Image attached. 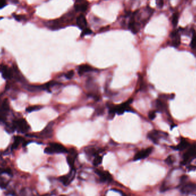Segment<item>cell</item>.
Instances as JSON below:
<instances>
[{
	"mask_svg": "<svg viewBox=\"0 0 196 196\" xmlns=\"http://www.w3.org/2000/svg\"><path fill=\"white\" fill-rule=\"evenodd\" d=\"M95 173L99 177L100 179L102 182H109L113 180V177L108 171L97 169L95 171Z\"/></svg>",
	"mask_w": 196,
	"mask_h": 196,
	"instance_id": "obj_9",
	"label": "cell"
},
{
	"mask_svg": "<svg viewBox=\"0 0 196 196\" xmlns=\"http://www.w3.org/2000/svg\"><path fill=\"white\" fill-rule=\"evenodd\" d=\"M42 107L40 106H35L29 107L28 108L26 109V111L28 113H31L35 111H37L42 109Z\"/></svg>",
	"mask_w": 196,
	"mask_h": 196,
	"instance_id": "obj_27",
	"label": "cell"
},
{
	"mask_svg": "<svg viewBox=\"0 0 196 196\" xmlns=\"http://www.w3.org/2000/svg\"><path fill=\"white\" fill-rule=\"evenodd\" d=\"M104 114V108L103 107H98L95 113H94V115L97 116H100Z\"/></svg>",
	"mask_w": 196,
	"mask_h": 196,
	"instance_id": "obj_24",
	"label": "cell"
},
{
	"mask_svg": "<svg viewBox=\"0 0 196 196\" xmlns=\"http://www.w3.org/2000/svg\"><path fill=\"white\" fill-rule=\"evenodd\" d=\"M10 2L13 4H17L19 3V0H9Z\"/></svg>",
	"mask_w": 196,
	"mask_h": 196,
	"instance_id": "obj_34",
	"label": "cell"
},
{
	"mask_svg": "<svg viewBox=\"0 0 196 196\" xmlns=\"http://www.w3.org/2000/svg\"><path fill=\"white\" fill-rule=\"evenodd\" d=\"M0 72L2 73L3 79L9 80L13 76V70L7 67L6 65H0Z\"/></svg>",
	"mask_w": 196,
	"mask_h": 196,
	"instance_id": "obj_12",
	"label": "cell"
},
{
	"mask_svg": "<svg viewBox=\"0 0 196 196\" xmlns=\"http://www.w3.org/2000/svg\"><path fill=\"white\" fill-rule=\"evenodd\" d=\"M155 107L158 111L161 113H166L168 111L167 104L165 102V100L159 98L155 101Z\"/></svg>",
	"mask_w": 196,
	"mask_h": 196,
	"instance_id": "obj_13",
	"label": "cell"
},
{
	"mask_svg": "<svg viewBox=\"0 0 196 196\" xmlns=\"http://www.w3.org/2000/svg\"><path fill=\"white\" fill-rule=\"evenodd\" d=\"M156 117V113L155 111H151L148 114V118L150 120H154Z\"/></svg>",
	"mask_w": 196,
	"mask_h": 196,
	"instance_id": "obj_32",
	"label": "cell"
},
{
	"mask_svg": "<svg viewBox=\"0 0 196 196\" xmlns=\"http://www.w3.org/2000/svg\"><path fill=\"white\" fill-rule=\"evenodd\" d=\"M171 45L174 48L178 47L181 43V36L177 31H174L171 33Z\"/></svg>",
	"mask_w": 196,
	"mask_h": 196,
	"instance_id": "obj_11",
	"label": "cell"
},
{
	"mask_svg": "<svg viewBox=\"0 0 196 196\" xmlns=\"http://www.w3.org/2000/svg\"><path fill=\"white\" fill-rule=\"evenodd\" d=\"M6 5H7L6 0H0V9L3 8V7L6 6Z\"/></svg>",
	"mask_w": 196,
	"mask_h": 196,
	"instance_id": "obj_33",
	"label": "cell"
},
{
	"mask_svg": "<svg viewBox=\"0 0 196 196\" xmlns=\"http://www.w3.org/2000/svg\"><path fill=\"white\" fill-rule=\"evenodd\" d=\"M75 9L76 12H84L87 10L88 8V3L87 1H85L81 3H75Z\"/></svg>",
	"mask_w": 196,
	"mask_h": 196,
	"instance_id": "obj_18",
	"label": "cell"
},
{
	"mask_svg": "<svg viewBox=\"0 0 196 196\" xmlns=\"http://www.w3.org/2000/svg\"><path fill=\"white\" fill-rule=\"evenodd\" d=\"M133 99H130L126 102L123 103L119 106H115V112L118 115H121L125 112L126 111H130L132 110L131 107H130V104L132 103Z\"/></svg>",
	"mask_w": 196,
	"mask_h": 196,
	"instance_id": "obj_6",
	"label": "cell"
},
{
	"mask_svg": "<svg viewBox=\"0 0 196 196\" xmlns=\"http://www.w3.org/2000/svg\"><path fill=\"white\" fill-rule=\"evenodd\" d=\"M196 159V143L189 146L183 155L182 164H187Z\"/></svg>",
	"mask_w": 196,
	"mask_h": 196,
	"instance_id": "obj_2",
	"label": "cell"
},
{
	"mask_svg": "<svg viewBox=\"0 0 196 196\" xmlns=\"http://www.w3.org/2000/svg\"><path fill=\"white\" fill-rule=\"evenodd\" d=\"M44 152L48 154H53L65 153H68V151L67 148L63 145L57 143H52L49 144L48 146L45 148Z\"/></svg>",
	"mask_w": 196,
	"mask_h": 196,
	"instance_id": "obj_1",
	"label": "cell"
},
{
	"mask_svg": "<svg viewBox=\"0 0 196 196\" xmlns=\"http://www.w3.org/2000/svg\"><path fill=\"white\" fill-rule=\"evenodd\" d=\"M189 143L187 141V140L182 139L179 143V144L175 148V149L179 151H182L187 149L189 147Z\"/></svg>",
	"mask_w": 196,
	"mask_h": 196,
	"instance_id": "obj_20",
	"label": "cell"
},
{
	"mask_svg": "<svg viewBox=\"0 0 196 196\" xmlns=\"http://www.w3.org/2000/svg\"><path fill=\"white\" fill-rule=\"evenodd\" d=\"M75 176V170L74 168H72L71 171L67 175L60 177V181L65 186H67L74 180Z\"/></svg>",
	"mask_w": 196,
	"mask_h": 196,
	"instance_id": "obj_10",
	"label": "cell"
},
{
	"mask_svg": "<svg viewBox=\"0 0 196 196\" xmlns=\"http://www.w3.org/2000/svg\"><path fill=\"white\" fill-rule=\"evenodd\" d=\"M76 24L78 27L82 30L87 28V20L84 15L81 14L77 17L76 19Z\"/></svg>",
	"mask_w": 196,
	"mask_h": 196,
	"instance_id": "obj_16",
	"label": "cell"
},
{
	"mask_svg": "<svg viewBox=\"0 0 196 196\" xmlns=\"http://www.w3.org/2000/svg\"><path fill=\"white\" fill-rule=\"evenodd\" d=\"M141 24L136 20L134 14H132L130 17V19L128 24V28L134 34H136L140 30Z\"/></svg>",
	"mask_w": 196,
	"mask_h": 196,
	"instance_id": "obj_5",
	"label": "cell"
},
{
	"mask_svg": "<svg viewBox=\"0 0 196 196\" xmlns=\"http://www.w3.org/2000/svg\"><path fill=\"white\" fill-rule=\"evenodd\" d=\"M93 68L89 65H81V66H79V68H78V74L79 75L81 76L84 74L90 72L91 71H93Z\"/></svg>",
	"mask_w": 196,
	"mask_h": 196,
	"instance_id": "obj_17",
	"label": "cell"
},
{
	"mask_svg": "<svg viewBox=\"0 0 196 196\" xmlns=\"http://www.w3.org/2000/svg\"><path fill=\"white\" fill-rule=\"evenodd\" d=\"M13 17L14 18V19L18 21H24L26 20V17L23 16V15H17V14H14Z\"/></svg>",
	"mask_w": 196,
	"mask_h": 196,
	"instance_id": "obj_29",
	"label": "cell"
},
{
	"mask_svg": "<svg viewBox=\"0 0 196 196\" xmlns=\"http://www.w3.org/2000/svg\"><path fill=\"white\" fill-rule=\"evenodd\" d=\"M74 74L75 73H74V71L73 70L68 71L67 73L65 74V77L68 80H70L72 77H74Z\"/></svg>",
	"mask_w": 196,
	"mask_h": 196,
	"instance_id": "obj_31",
	"label": "cell"
},
{
	"mask_svg": "<svg viewBox=\"0 0 196 196\" xmlns=\"http://www.w3.org/2000/svg\"><path fill=\"white\" fill-rule=\"evenodd\" d=\"M68 153H69V155L67 157V161L68 164L72 169L74 167L75 160V158L76 157L77 153H76V150L74 149H71L70 151H69Z\"/></svg>",
	"mask_w": 196,
	"mask_h": 196,
	"instance_id": "obj_15",
	"label": "cell"
},
{
	"mask_svg": "<svg viewBox=\"0 0 196 196\" xmlns=\"http://www.w3.org/2000/svg\"><path fill=\"white\" fill-rule=\"evenodd\" d=\"M178 20H179V14L178 13H176L175 14H174L173 17H172V20H171V23L173 25L176 26H177L178 24Z\"/></svg>",
	"mask_w": 196,
	"mask_h": 196,
	"instance_id": "obj_26",
	"label": "cell"
},
{
	"mask_svg": "<svg viewBox=\"0 0 196 196\" xmlns=\"http://www.w3.org/2000/svg\"><path fill=\"white\" fill-rule=\"evenodd\" d=\"M4 118H5V117H3V116L0 115V122H3L4 121Z\"/></svg>",
	"mask_w": 196,
	"mask_h": 196,
	"instance_id": "obj_36",
	"label": "cell"
},
{
	"mask_svg": "<svg viewBox=\"0 0 196 196\" xmlns=\"http://www.w3.org/2000/svg\"><path fill=\"white\" fill-rule=\"evenodd\" d=\"M13 128L17 129L19 132L25 133L29 131L30 127L28 123L24 118H20L15 120L13 123Z\"/></svg>",
	"mask_w": 196,
	"mask_h": 196,
	"instance_id": "obj_3",
	"label": "cell"
},
{
	"mask_svg": "<svg viewBox=\"0 0 196 196\" xmlns=\"http://www.w3.org/2000/svg\"><path fill=\"white\" fill-rule=\"evenodd\" d=\"M174 161V157L173 155H169L165 160L166 163H167L168 165L173 164Z\"/></svg>",
	"mask_w": 196,
	"mask_h": 196,
	"instance_id": "obj_30",
	"label": "cell"
},
{
	"mask_svg": "<svg viewBox=\"0 0 196 196\" xmlns=\"http://www.w3.org/2000/svg\"><path fill=\"white\" fill-rule=\"evenodd\" d=\"M92 33V31L90 28H87L83 30V32H81V37H83L85 36L89 35H91Z\"/></svg>",
	"mask_w": 196,
	"mask_h": 196,
	"instance_id": "obj_28",
	"label": "cell"
},
{
	"mask_svg": "<svg viewBox=\"0 0 196 196\" xmlns=\"http://www.w3.org/2000/svg\"><path fill=\"white\" fill-rule=\"evenodd\" d=\"M85 153L88 156L90 157H95L98 154L97 153V151L94 148H87L85 150Z\"/></svg>",
	"mask_w": 196,
	"mask_h": 196,
	"instance_id": "obj_22",
	"label": "cell"
},
{
	"mask_svg": "<svg viewBox=\"0 0 196 196\" xmlns=\"http://www.w3.org/2000/svg\"></svg>",
	"mask_w": 196,
	"mask_h": 196,
	"instance_id": "obj_37",
	"label": "cell"
},
{
	"mask_svg": "<svg viewBox=\"0 0 196 196\" xmlns=\"http://www.w3.org/2000/svg\"><path fill=\"white\" fill-rule=\"evenodd\" d=\"M86 1V0H75V3H81Z\"/></svg>",
	"mask_w": 196,
	"mask_h": 196,
	"instance_id": "obj_35",
	"label": "cell"
},
{
	"mask_svg": "<svg viewBox=\"0 0 196 196\" xmlns=\"http://www.w3.org/2000/svg\"><path fill=\"white\" fill-rule=\"evenodd\" d=\"M9 110V103L7 102V100H5L0 105V115L5 117V115L8 113Z\"/></svg>",
	"mask_w": 196,
	"mask_h": 196,
	"instance_id": "obj_19",
	"label": "cell"
},
{
	"mask_svg": "<svg viewBox=\"0 0 196 196\" xmlns=\"http://www.w3.org/2000/svg\"><path fill=\"white\" fill-rule=\"evenodd\" d=\"M153 150V148L152 147L147 148L144 150H142L141 151H138L134 157V161L141 160L148 157Z\"/></svg>",
	"mask_w": 196,
	"mask_h": 196,
	"instance_id": "obj_7",
	"label": "cell"
},
{
	"mask_svg": "<svg viewBox=\"0 0 196 196\" xmlns=\"http://www.w3.org/2000/svg\"><path fill=\"white\" fill-rule=\"evenodd\" d=\"M190 47L196 53V34L193 35V37L190 42Z\"/></svg>",
	"mask_w": 196,
	"mask_h": 196,
	"instance_id": "obj_25",
	"label": "cell"
},
{
	"mask_svg": "<svg viewBox=\"0 0 196 196\" xmlns=\"http://www.w3.org/2000/svg\"><path fill=\"white\" fill-rule=\"evenodd\" d=\"M181 192L183 194H192L196 192V183L189 182L184 184L181 188Z\"/></svg>",
	"mask_w": 196,
	"mask_h": 196,
	"instance_id": "obj_8",
	"label": "cell"
},
{
	"mask_svg": "<svg viewBox=\"0 0 196 196\" xmlns=\"http://www.w3.org/2000/svg\"><path fill=\"white\" fill-rule=\"evenodd\" d=\"M165 136H167V134L165 135V133L164 132H160L156 130H152L151 132H149L148 134V138L151 140V141L155 144H157L159 140L161 138L165 137Z\"/></svg>",
	"mask_w": 196,
	"mask_h": 196,
	"instance_id": "obj_4",
	"label": "cell"
},
{
	"mask_svg": "<svg viewBox=\"0 0 196 196\" xmlns=\"http://www.w3.org/2000/svg\"><path fill=\"white\" fill-rule=\"evenodd\" d=\"M53 124L52 123H49L47 126L44 129L42 132L40 133V135L44 138H51L53 135Z\"/></svg>",
	"mask_w": 196,
	"mask_h": 196,
	"instance_id": "obj_14",
	"label": "cell"
},
{
	"mask_svg": "<svg viewBox=\"0 0 196 196\" xmlns=\"http://www.w3.org/2000/svg\"><path fill=\"white\" fill-rule=\"evenodd\" d=\"M102 157L98 154H97L93 159V165L94 166H98L100 164H102Z\"/></svg>",
	"mask_w": 196,
	"mask_h": 196,
	"instance_id": "obj_23",
	"label": "cell"
},
{
	"mask_svg": "<svg viewBox=\"0 0 196 196\" xmlns=\"http://www.w3.org/2000/svg\"><path fill=\"white\" fill-rule=\"evenodd\" d=\"M23 138L20 136H16L14 138L13 145L12 146V149H16L19 146L20 144L23 141Z\"/></svg>",
	"mask_w": 196,
	"mask_h": 196,
	"instance_id": "obj_21",
	"label": "cell"
}]
</instances>
